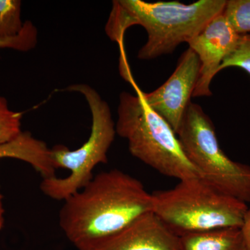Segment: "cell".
<instances>
[{
    "mask_svg": "<svg viewBox=\"0 0 250 250\" xmlns=\"http://www.w3.org/2000/svg\"><path fill=\"white\" fill-rule=\"evenodd\" d=\"M153 212L152 194L130 174L110 170L64 200L59 226L78 250H91L142 215Z\"/></svg>",
    "mask_w": 250,
    "mask_h": 250,
    "instance_id": "obj_1",
    "label": "cell"
},
{
    "mask_svg": "<svg viewBox=\"0 0 250 250\" xmlns=\"http://www.w3.org/2000/svg\"><path fill=\"white\" fill-rule=\"evenodd\" d=\"M118 115L116 134L127 141L131 155L166 177L179 181L200 177L170 125L139 93L122 92Z\"/></svg>",
    "mask_w": 250,
    "mask_h": 250,
    "instance_id": "obj_2",
    "label": "cell"
},
{
    "mask_svg": "<svg viewBox=\"0 0 250 250\" xmlns=\"http://www.w3.org/2000/svg\"><path fill=\"white\" fill-rule=\"evenodd\" d=\"M153 213L179 236L223 228H241L248 205L219 192L200 177L153 192Z\"/></svg>",
    "mask_w": 250,
    "mask_h": 250,
    "instance_id": "obj_3",
    "label": "cell"
},
{
    "mask_svg": "<svg viewBox=\"0 0 250 250\" xmlns=\"http://www.w3.org/2000/svg\"><path fill=\"white\" fill-rule=\"evenodd\" d=\"M130 27L142 26L147 34L138 59L152 60L172 53L180 44L188 42L218 15L226 0H199L190 4L179 1L146 2L118 0Z\"/></svg>",
    "mask_w": 250,
    "mask_h": 250,
    "instance_id": "obj_4",
    "label": "cell"
},
{
    "mask_svg": "<svg viewBox=\"0 0 250 250\" xmlns=\"http://www.w3.org/2000/svg\"><path fill=\"white\" fill-rule=\"evenodd\" d=\"M65 90L84 97L91 112L92 126L88 141L80 148L70 150L62 145L51 148L56 168L67 169L70 174L65 178L42 179L40 188L46 196L62 201L89 183L97 166L107 163L108 151L116 134L111 108L96 90L84 83L69 85Z\"/></svg>",
    "mask_w": 250,
    "mask_h": 250,
    "instance_id": "obj_5",
    "label": "cell"
},
{
    "mask_svg": "<svg viewBox=\"0 0 250 250\" xmlns=\"http://www.w3.org/2000/svg\"><path fill=\"white\" fill-rule=\"evenodd\" d=\"M177 135L200 178L219 192L250 203V166L231 160L223 152L214 125L200 105L190 102Z\"/></svg>",
    "mask_w": 250,
    "mask_h": 250,
    "instance_id": "obj_6",
    "label": "cell"
},
{
    "mask_svg": "<svg viewBox=\"0 0 250 250\" xmlns=\"http://www.w3.org/2000/svg\"><path fill=\"white\" fill-rule=\"evenodd\" d=\"M200 71L198 57L188 47L179 58L173 73L159 88L151 93H144L138 87L135 88L146 104L162 117L177 134L191 102Z\"/></svg>",
    "mask_w": 250,
    "mask_h": 250,
    "instance_id": "obj_7",
    "label": "cell"
},
{
    "mask_svg": "<svg viewBox=\"0 0 250 250\" xmlns=\"http://www.w3.org/2000/svg\"><path fill=\"white\" fill-rule=\"evenodd\" d=\"M241 36L221 14L188 42L200 62V77L192 97L211 96L212 80L220 72L224 61L236 48Z\"/></svg>",
    "mask_w": 250,
    "mask_h": 250,
    "instance_id": "obj_8",
    "label": "cell"
},
{
    "mask_svg": "<svg viewBox=\"0 0 250 250\" xmlns=\"http://www.w3.org/2000/svg\"><path fill=\"white\" fill-rule=\"evenodd\" d=\"M91 250H182L180 236L153 212L142 215Z\"/></svg>",
    "mask_w": 250,
    "mask_h": 250,
    "instance_id": "obj_9",
    "label": "cell"
},
{
    "mask_svg": "<svg viewBox=\"0 0 250 250\" xmlns=\"http://www.w3.org/2000/svg\"><path fill=\"white\" fill-rule=\"evenodd\" d=\"M5 158L27 163L42 179L57 177L51 148L47 147L44 141L34 137L29 131H22L15 139L0 144V160Z\"/></svg>",
    "mask_w": 250,
    "mask_h": 250,
    "instance_id": "obj_10",
    "label": "cell"
},
{
    "mask_svg": "<svg viewBox=\"0 0 250 250\" xmlns=\"http://www.w3.org/2000/svg\"><path fill=\"white\" fill-rule=\"evenodd\" d=\"M182 250H249L240 228H223L180 236Z\"/></svg>",
    "mask_w": 250,
    "mask_h": 250,
    "instance_id": "obj_11",
    "label": "cell"
},
{
    "mask_svg": "<svg viewBox=\"0 0 250 250\" xmlns=\"http://www.w3.org/2000/svg\"><path fill=\"white\" fill-rule=\"evenodd\" d=\"M22 2L20 0H0V38H11L22 31Z\"/></svg>",
    "mask_w": 250,
    "mask_h": 250,
    "instance_id": "obj_12",
    "label": "cell"
},
{
    "mask_svg": "<svg viewBox=\"0 0 250 250\" xmlns=\"http://www.w3.org/2000/svg\"><path fill=\"white\" fill-rule=\"evenodd\" d=\"M223 14L238 34H250V0H228Z\"/></svg>",
    "mask_w": 250,
    "mask_h": 250,
    "instance_id": "obj_13",
    "label": "cell"
},
{
    "mask_svg": "<svg viewBox=\"0 0 250 250\" xmlns=\"http://www.w3.org/2000/svg\"><path fill=\"white\" fill-rule=\"evenodd\" d=\"M22 113L12 111L7 100L0 95V144L17 137L22 132Z\"/></svg>",
    "mask_w": 250,
    "mask_h": 250,
    "instance_id": "obj_14",
    "label": "cell"
},
{
    "mask_svg": "<svg viewBox=\"0 0 250 250\" xmlns=\"http://www.w3.org/2000/svg\"><path fill=\"white\" fill-rule=\"evenodd\" d=\"M38 42V30L31 21L24 23L22 31L14 37L0 38V49H12L28 52L34 48Z\"/></svg>",
    "mask_w": 250,
    "mask_h": 250,
    "instance_id": "obj_15",
    "label": "cell"
},
{
    "mask_svg": "<svg viewBox=\"0 0 250 250\" xmlns=\"http://www.w3.org/2000/svg\"><path fill=\"white\" fill-rule=\"evenodd\" d=\"M230 67H239L250 76V34L241 35L236 48L224 61L219 70Z\"/></svg>",
    "mask_w": 250,
    "mask_h": 250,
    "instance_id": "obj_16",
    "label": "cell"
},
{
    "mask_svg": "<svg viewBox=\"0 0 250 250\" xmlns=\"http://www.w3.org/2000/svg\"><path fill=\"white\" fill-rule=\"evenodd\" d=\"M241 231L248 249L250 250V207H248L242 225Z\"/></svg>",
    "mask_w": 250,
    "mask_h": 250,
    "instance_id": "obj_17",
    "label": "cell"
},
{
    "mask_svg": "<svg viewBox=\"0 0 250 250\" xmlns=\"http://www.w3.org/2000/svg\"><path fill=\"white\" fill-rule=\"evenodd\" d=\"M2 198V195H1V188H0V230L2 229L4 223V207H3Z\"/></svg>",
    "mask_w": 250,
    "mask_h": 250,
    "instance_id": "obj_18",
    "label": "cell"
}]
</instances>
